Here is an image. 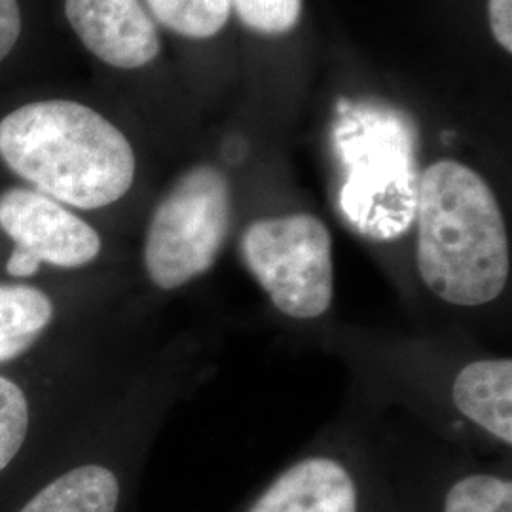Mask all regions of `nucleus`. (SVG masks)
<instances>
[{
	"mask_svg": "<svg viewBox=\"0 0 512 512\" xmlns=\"http://www.w3.org/2000/svg\"><path fill=\"white\" fill-rule=\"evenodd\" d=\"M416 270L446 306L495 304L511 281V241L488 181L452 158L421 171L416 190Z\"/></svg>",
	"mask_w": 512,
	"mask_h": 512,
	"instance_id": "obj_1",
	"label": "nucleus"
},
{
	"mask_svg": "<svg viewBox=\"0 0 512 512\" xmlns=\"http://www.w3.org/2000/svg\"><path fill=\"white\" fill-rule=\"evenodd\" d=\"M0 230L14 243L6 262L12 277H33L42 264L84 268L97 260L103 247L92 224L67 205L23 186L0 194Z\"/></svg>",
	"mask_w": 512,
	"mask_h": 512,
	"instance_id": "obj_5",
	"label": "nucleus"
},
{
	"mask_svg": "<svg viewBox=\"0 0 512 512\" xmlns=\"http://www.w3.org/2000/svg\"><path fill=\"white\" fill-rule=\"evenodd\" d=\"M450 403L467 423L511 446V357H478L459 366L450 384Z\"/></svg>",
	"mask_w": 512,
	"mask_h": 512,
	"instance_id": "obj_8",
	"label": "nucleus"
},
{
	"mask_svg": "<svg viewBox=\"0 0 512 512\" xmlns=\"http://www.w3.org/2000/svg\"><path fill=\"white\" fill-rule=\"evenodd\" d=\"M234 222L228 175L211 164L186 169L148 220L143 264L160 291H179L209 274L226 247Z\"/></svg>",
	"mask_w": 512,
	"mask_h": 512,
	"instance_id": "obj_3",
	"label": "nucleus"
},
{
	"mask_svg": "<svg viewBox=\"0 0 512 512\" xmlns=\"http://www.w3.org/2000/svg\"><path fill=\"white\" fill-rule=\"evenodd\" d=\"M444 512H512V482L490 473H473L452 484Z\"/></svg>",
	"mask_w": 512,
	"mask_h": 512,
	"instance_id": "obj_12",
	"label": "nucleus"
},
{
	"mask_svg": "<svg viewBox=\"0 0 512 512\" xmlns=\"http://www.w3.org/2000/svg\"><path fill=\"white\" fill-rule=\"evenodd\" d=\"M245 27L260 35L291 33L302 18V0H230Z\"/></svg>",
	"mask_w": 512,
	"mask_h": 512,
	"instance_id": "obj_14",
	"label": "nucleus"
},
{
	"mask_svg": "<svg viewBox=\"0 0 512 512\" xmlns=\"http://www.w3.org/2000/svg\"><path fill=\"white\" fill-rule=\"evenodd\" d=\"M0 160L44 196L74 209H103L133 186L137 158L124 131L69 99L21 105L0 120Z\"/></svg>",
	"mask_w": 512,
	"mask_h": 512,
	"instance_id": "obj_2",
	"label": "nucleus"
},
{
	"mask_svg": "<svg viewBox=\"0 0 512 512\" xmlns=\"http://www.w3.org/2000/svg\"><path fill=\"white\" fill-rule=\"evenodd\" d=\"M23 29L18 0H0V63L14 52Z\"/></svg>",
	"mask_w": 512,
	"mask_h": 512,
	"instance_id": "obj_15",
	"label": "nucleus"
},
{
	"mask_svg": "<svg viewBox=\"0 0 512 512\" xmlns=\"http://www.w3.org/2000/svg\"><path fill=\"white\" fill-rule=\"evenodd\" d=\"M239 251L270 304L293 321H317L336 296L334 239L311 213L256 219L243 230Z\"/></svg>",
	"mask_w": 512,
	"mask_h": 512,
	"instance_id": "obj_4",
	"label": "nucleus"
},
{
	"mask_svg": "<svg viewBox=\"0 0 512 512\" xmlns=\"http://www.w3.org/2000/svg\"><path fill=\"white\" fill-rule=\"evenodd\" d=\"M488 18L494 38L503 50L512 52V0H488Z\"/></svg>",
	"mask_w": 512,
	"mask_h": 512,
	"instance_id": "obj_16",
	"label": "nucleus"
},
{
	"mask_svg": "<svg viewBox=\"0 0 512 512\" xmlns=\"http://www.w3.org/2000/svg\"><path fill=\"white\" fill-rule=\"evenodd\" d=\"M54 319L50 296L37 287L0 283V363L35 346Z\"/></svg>",
	"mask_w": 512,
	"mask_h": 512,
	"instance_id": "obj_10",
	"label": "nucleus"
},
{
	"mask_svg": "<svg viewBox=\"0 0 512 512\" xmlns=\"http://www.w3.org/2000/svg\"><path fill=\"white\" fill-rule=\"evenodd\" d=\"M247 512H359L357 484L342 461L311 456L277 476Z\"/></svg>",
	"mask_w": 512,
	"mask_h": 512,
	"instance_id": "obj_7",
	"label": "nucleus"
},
{
	"mask_svg": "<svg viewBox=\"0 0 512 512\" xmlns=\"http://www.w3.org/2000/svg\"><path fill=\"white\" fill-rule=\"evenodd\" d=\"M118 501V476L92 463L55 478L19 512H116Z\"/></svg>",
	"mask_w": 512,
	"mask_h": 512,
	"instance_id": "obj_9",
	"label": "nucleus"
},
{
	"mask_svg": "<svg viewBox=\"0 0 512 512\" xmlns=\"http://www.w3.org/2000/svg\"><path fill=\"white\" fill-rule=\"evenodd\" d=\"M65 18L86 50L114 69H141L162 50L141 0H65Z\"/></svg>",
	"mask_w": 512,
	"mask_h": 512,
	"instance_id": "obj_6",
	"label": "nucleus"
},
{
	"mask_svg": "<svg viewBox=\"0 0 512 512\" xmlns=\"http://www.w3.org/2000/svg\"><path fill=\"white\" fill-rule=\"evenodd\" d=\"M152 16L165 29L186 38H211L226 27L230 0H147Z\"/></svg>",
	"mask_w": 512,
	"mask_h": 512,
	"instance_id": "obj_11",
	"label": "nucleus"
},
{
	"mask_svg": "<svg viewBox=\"0 0 512 512\" xmlns=\"http://www.w3.org/2000/svg\"><path fill=\"white\" fill-rule=\"evenodd\" d=\"M29 401L16 382L0 376V473L18 456L29 433Z\"/></svg>",
	"mask_w": 512,
	"mask_h": 512,
	"instance_id": "obj_13",
	"label": "nucleus"
}]
</instances>
